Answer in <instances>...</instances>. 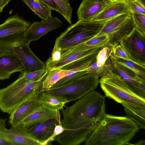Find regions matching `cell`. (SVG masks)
Here are the masks:
<instances>
[{
    "label": "cell",
    "instance_id": "25",
    "mask_svg": "<svg viewBox=\"0 0 145 145\" xmlns=\"http://www.w3.org/2000/svg\"><path fill=\"white\" fill-rule=\"evenodd\" d=\"M71 70H65L61 69H56L49 70L46 77L42 82L43 90L50 88L59 80L68 75Z\"/></svg>",
    "mask_w": 145,
    "mask_h": 145
},
{
    "label": "cell",
    "instance_id": "31",
    "mask_svg": "<svg viewBox=\"0 0 145 145\" xmlns=\"http://www.w3.org/2000/svg\"><path fill=\"white\" fill-rule=\"evenodd\" d=\"M131 13L135 29L142 35H145V15L135 12Z\"/></svg>",
    "mask_w": 145,
    "mask_h": 145
},
{
    "label": "cell",
    "instance_id": "32",
    "mask_svg": "<svg viewBox=\"0 0 145 145\" xmlns=\"http://www.w3.org/2000/svg\"><path fill=\"white\" fill-rule=\"evenodd\" d=\"M66 130H70V129H66L61 124V117H60L59 118L58 124H55V127L52 134L43 142L42 145L49 144L50 142L55 140V138L56 137Z\"/></svg>",
    "mask_w": 145,
    "mask_h": 145
},
{
    "label": "cell",
    "instance_id": "35",
    "mask_svg": "<svg viewBox=\"0 0 145 145\" xmlns=\"http://www.w3.org/2000/svg\"><path fill=\"white\" fill-rule=\"evenodd\" d=\"M61 50L57 43L55 42V45L51 54V56L47 60V62H55L60 59Z\"/></svg>",
    "mask_w": 145,
    "mask_h": 145
},
{
    "label": "cell",
    "instance_id": "2",
    "mask_svg": "<svg viewBox=\"0 0 145 145\" xmlns=\"http://www.w3.org/2000/svg\"><path fill=\"white\" fill-rule=\"evenodd\" d=\"M138 125L127 116H118L105 113L101 120L89 135L86 145H123L138 131Z\"/></svg>",
    "mask_w": 145,
    "mask_h": 145
},
{
    "label": "cell",
    "instance_id": "13",
    "mask_svg": "<svg viewBox=\"0 0 145 145\" xmlns=\"http://www.w3.org/2000/svg\"><path fill=\"white\" fill-rule=\"evenodd\" d=\"M19 72L24 74V65L18 57L8 50L0 52V81L9 79L14 73Z\"/></svg>",
    "mask_w": 145,
    "mask_h": 145
},
{
    "label": "cell",
    "instance_id": "17",
    "mask_svg": "<svg viewBox=\"0 0 145 145\" xmlns=\"http://www.w3.org/2000/svg\"><path fill=\"white\" fill-rule=\"evenodd\" d=\"M107 0H82L78 8V20L91 21L103 10Z\"/></svg>",
    "mask_w": 145,
    "mask_h": 145
},
{
    "label": "cell",
    "instance_id": "15",
    "mask_svg": "<svg viewBox=\"0 0 145 145\" xmlns=\"http://www.w3.org/2000/svg\"><path fill=\"white\" fill-rule=\"evenodd\" d=\"M0 137L9 141L13 145H42L25 129L12 126L9 129L5 128L0 129Z\"/></svg>",
    "mask_w": 145,
    "mask_h": 145
},
{
    "label": "cell",
    "instance_id": "28",
    "mask_svg": "<svg viewBox=\"0 0 145 145\" xmlns=\"http://www.w3.org/2000/svg\"><path fill=\"white\" fill-rule=\"evenodd\" d=\"M58 6L59 13L70 24H72V8L69 3L70 0H53Z\"/></svg>",
    "mask_w": 145,
    "mask_h": 145
},
{
    "label": "cell",
    "instance_id": "21",
    "mask_svg": "<svg viewBox=\"0 0 145 145\" xmlns=\"http://www.w3.org/2000/svg\"><path fill=\"white\" fill-rule=\"evenodd\" d=\"M126 116L134 121L139 129H145V106L128 103L121 104Z\"/></svg>",
    "mask_w": 145,
    "mask_h": 145
},
{
    "label": "cell",
    "instance_id": "9",
    "mask_svg": "<svg viewBox=\"0 0 145 145\" xmlns=\"http://www.w3.org/2000/svg\"><path fill=\"white\" fill-rule=\"evenodd\" d=\"M105 45L96 47L86 46L84 43L80 44L62 52L61 58L58 61L46 62V65L49 70L61 69L67 64L81 58L98 53Z\"/></svg>",
    "mask_w": 145,
    "mask_h": 145
},
{
    "label": "cell",
    "instance_id": "39",
    "mask_svg": "<svg viewBox=\"0 0 145 145\" xmlns=\"http://www.w3.org/2000/svg\"><path fill=\"white\" fill-rule=\"evenodd\" d=\"M0 145H13L10 142L0 137Z\"/></svg>",
    "mask_w": 145,
    "mask_h": 145
},
{
    "label": "cell",
    "instance_id": "1",
    "mask_svg": "<svg viewBox=\"0 0 145 145\" xmlns=\"http://www.w3.org/2000/svg\"><path fill=\"white\" fill-rule=\"evenodd\" d=\"M105 98L93 90L71 106L61 110V124L66 130L55 140L63 145H78L85 142L105 114Z\"/></svg>",
    "mask_w": 145,
    "mask_h": 145
},
{
    "label": "cell",
    "instance_id": "10",
    "mask_svg": "<svg viewBox=\"0 0 145 145\" xmlns=\"http://www.w3.org/2000/svg\"><path fill=\"white\" fill-rule=\"evenodd\" d=\"M60 116L59 110L43 104L12 126L18 128L25 129L50 119H58Z\"/></svg>",
    "mask_w": 145,
    "mask_h": 145
},
{
    "label": "cell",
    "instance_id": "3",
    "mask_svg": "<svg viewBox=\"0 0 145 145\" xmlns=\"http://www.w3.org/2000/svg\"><path fill=\"white\" fill-rule=\"evenodd\" d=\"M44 79L30 82L20 75L16 80L9 86L0 89L1 110L10 114L21 103L38 94L43 89L42 83Z\"/></svg>",
    "mask_w": 145,
    "mask_h": 145
},
{
    "label": "cell",
    "instance_id": "26",
    "mask_svg": "<svg viewBox=\"0 0 145 145\" xmlns=\"http://www.w3.org/2000/svg\"><path fill=\"white\" fill-rule=\"evenodd\" d=\"M110 57L112 61L127 67L145 80V65L138 64L130 60L114 56L112 54Z\"/></svg>",
    "mask_w": 145,
    "mask_h": 145
},
{
    "label": "cell",
    "instance_id": "34",
    "mask_svg": "<svg viewBox=\"0 0 145 145\" xmlns=\"http://www.w3.org/2000/svg\"><path fill=\"white\" fill-rule=\"evenodd\" d=\"M108 36L103 35L95 37L84 43L86 46L99 47L105 45L108 39Z\"/></svg>",
    "mask_w": 145,
    "mask_h": 145
},
{
    "label": "cell",
    "instance_id": "43",
    "mask_svg": "<svg viewBox=\"0 0 145 145\" xmlns=\"http://www.w3.org/2000/svg\"><path fill=\"white\" fill-rule=\"evenodd\" d=\"M34 0L35 1H39V0Z\"/></svg>",
    "mask_w": 145,
    "mask_h": 145
},
{
    "label": "cell",
    "instance_id": "12",
    "mask_svg": "<svg viewBox=\"0 0 145 145\" xmlns=\"http://www.w3.org/2000/svg\"><path fill=\"white\" fill-rule=\"evenodd\" d=\"M62 25L61 21L56 17L52 16L41 22H35L30 24L24 32V37L26 41L30 43Z\"/></svg>",
    "mask_w": 145,
    "mask_h": 145
},
{
    "label": "cell",
    "instance_id": "29",
    "mask_svg": "<svg viewBox=\"0 0 145 145\" xmlns=\"http://www.w3.org/2000/svg\"><path fill=\"white\" fill-rule=\"evenodd\" d=\"M49 71L47 67L45 69L20 74L27 80L30 82H36L44 79Z\"/></svg>",
    "mask_w": 145,
    "mask_h": 145
},
{
    "label": "cell",
    "instance_id": "11",
    "mask_svg": "<svg viewBox=\"0 0 145 145\" xmlns=\"http://www.w3.org/2000/svg\"><path fill=\"white\" fill-rule=\"evenodd\" d=\"M112 61L113 73L119 75L135 94L145 99V80L127 67Z\"/></svg>",
    "mask_w": 145,
    "mask_h": 145
},
{
    "label": "cell",
    "instance_id": "42",
    "mask_svg": "<svg viewBox=\"0 0 145 145\" xmlns=\"http://www.w3.org/2000/svg\"><path fill=\"white\" fill-rule=\"evenodd\" d=\"M143 5L145 6V0H138Z\"/></svg>",
    "mask_w": 145,
    "mask_h": 145
},
{
    "label": "cell",
    "instance_id": "40",
    "mask_svg": "<svg viewBox=\"0 0 145 145\" xmlns=\"http://www.w3.org/2000/svg\"><path fill=\"white\" fill-rule=\"evenodd\" d=\"M6 126V120L0 118V129L5 128Z\"/></svg>",
    "mask_w": 145,
    "mask_h": 145
},
{
    "label": "cell",
    "instance_id": "18",
    "mask_svg": "<svg viewBox=\"0 0 145 145\" xmlns=\"http://www.w3.org/2000/svg\"><path fill=\"white\" fill-rule=\"evenodd\" d=\"M30 25L29 22L19 16L18 14L11 16L0 24V39L24 32Z\"/></svg>",
    "mask_w": 145,
    "mask_h": 145
},
{
    "label": "cell",
    "instance_id": "38",
    "mask_svg": "<svg viewBox=\"0 0 145 145\" xmlns=\"http://www.w3.org/2000/svg\"><path fill=\"white\" fill-rule=\"evenodd\" d=\"M11 0H0V13L2 12L4 8Z\"/></svg>",
    "mask_w": 145,
    "mask_h": 145
},
{
    "label": "cell",
    "instance_id": "24",
    "mask_svg": "<svg viewBox=\"0 0 145 145\" xmlns=\"http://www.w3.org/2000/svg\"><path fill=\"white\" fill-rule=\"evenodd\" d=\"M35 14L43 20L52 17V10L45 4L39 0H22Z\"/></svg>",
    "mask_w": 145,
    "mask_h": 145
},
{
    "label": "cell",
    "instance_id": "7",
    "mask_svg": "<svg viewBox=\"0 0 145 145\" xmlns=\"http://www.w3.org/2000/svg\"><path fill=\"white\" fill-rule=\"evenodd\" d=\"M100 86L105 96L121 104L128 103L145 106V99L135 94L119 75L113 73L108 78H101Z\"/></svg>",
    "mask_w": 145,
    "mask_h": 145
},
{
    "label": "cell",
    "instance_id": "41",
    "mask_svg": "<svg viewBox=\"0 0 145 145\" xmlns=\"http://www.w3.org/2000/svg\"><path fill=\"white\" fill-rule=\"evenodd\" d=\"M145 142L144 140H141L139 142L138 144H136L137 145H144L145 144Z\"/></svg>",
    "mask_w": 145,
    "mask_h": 145
},
{
    "label": "cell",
    "instance_id": "33",
    "mask_svg": "<svg viewBox=\"0 0 145 145\" xmlns=\"http://www.w3.org/2000/svg\"><path fill=\"white\" fill-rule=\"evenodd\" d=\"M131 12H135L145 15V6L138 0H125Z\"/></svg>",
    "mask_w": 145,
    "mask_h": 145
},
{
    "label": "cell",
    "instance_id": "30",
    "mask_svg": "<svg viewBox=\"0 0 145 145\" xmlns=\"http://www.w3.org/2000/svg\"><path fill=\"white\" fill-rule=\"evenodd\" d=\"M114 47L106 44L99 52L96 56L95 62L98 65H102L110 57L112 53Z\"/></svg>",
    "mask_w": 145,
    "mask_h": 145
},
{
    "label": "cell",
    "instance_id": "6",
    "mask_svg": "<svg viewBox=\"0 0 145 145\" xmlns=\"http://www.w3.org/2000/svg\"><path fill=\"white\" fill-rule=\"evenodd\" d=\"M99 78L88 73L64 85L43 90L46 93L67 102L76 101L94 90L99 83Z\"/></svg>",
    "mask_w": 145,
    "mask_h": 145
},
{
    "label": "cell",
    "instance_id": "16",
    "mask_svg": "<svg viewBox=\"0 0 145 145\" xmlns=\"http://www.w3.org/2000/svg\"><path fill=\"white\" fill-rule=\"evenodd\" d=\"M130 13L125 0H107L103 10L92 21L106 22L120 15Z\"/></svg>",
    "mask_w": 145,
    "mask_h": 145
},
{
    "label": "cell",
    "instance_id": "22",
    "mask_svg": "<svg viewBox=\"0 0 145 145\" xmlns=\"http://www.w3.org/2000/svg\"><path fill=\"white\" fill-rule=\"evenodd\" d=\"M95 60L84 71H86L87 73L91 74L99 78H108L112 76L114 66L110 57L102 65L97 64Z\"/></svg>",
    "mask_w": 145,
    "mask_h": 145
},
{
    "label": "cell",
    "instance_id": "27",
    "mask_svg": "<svg viewBox=\"0 0 145 145\" xmlns=\"http://www.w3.org/2000/svg\"><path fill=\"white\" fill-rule=\"evenodd\" d=\"M39 97L43 104L59 110L65 106V104L67 103L61 98L46 93L43 89L39 93Z\"/></svg>",
    "mask_w": 145,
    "mask_h": 145
},
{
    "label": "cell",
    "instance_id": "37",
    "mask_svg": "<svg viewBox=\"0 0 145 145\" xmlns=\"http://www.w3.org/2000/svg\"><path fill=\"white\" fill-rule=\"evenodd\" d=\"M51 10H54L59 12V8L57 4L53 0H40Z\"/></svg>",
    "mask_w": 145,
    "mask_h": 145
},
{
    "label": "cell",
    "instance_id": "36",
    "mask_svg": "<svg viewBox=\"0 0 145 145\" xmlns=\"http://www.w3.org/2000/svg\"><path fill=\"white\" fill-rule=\"evenodd\" d=\"M112 54L114 56L130 60L124 49L120 44H118L114 47Z\"/></svg>",
    "mask_w": 145,
    "mask_h": 145
},
{
    "label": "cell",
    "instance_id": "19",
    "mask_svg": "<svg viewBox=\"0 0 145 145\" xmlns=\"http://www.w3.org/2000/svg\"><path fill=\"white\" fill-rule=\"evenodd\" d=\"M58 119L52 118L38 123L24 129L35 139L42 144L52 134L55 124L59 123Z\"/></svg>",
    "mask_w": 145,
    "mask_h": 145
},
{
    "label": "cell",
    "instance_id": "8",
    "mask_svg": "<svg viewBox=\"0 0 145 145\" xmlns=\"http://www.w3.org/2000/svg\"><path fill=\"white\" fill-rule=\"evenodd\" d=\"M119 43L124 49L130 60L145 65V35L135 28Z\"/></svg>",
    "mask_w": 145,
    "mask_h": 145
},
{
    "label": "cell",
    "instance_id": "23",
    "mask_svg": "<svg viewBox=\"0 0 145 145\" xmlns=\"http://www.w3.org/2000/svg\"><path fill=\"white\" fill-rule=\"evenodd\" d=\"M131 14V13L120 14L106 21L102 28L95 37L103 35H108L111 33L123 23Z\"/></svg>",
    "mask_w": 145,
    "mask_h": 145
},
{
    "label": "cell",
    "instance_id": "4",
    "mask_svg": "<svg viewBox=\"0 0 145 145\" xmlns=\"http://www.w3.org/2000/svg\"><path fill=\"white\" fill-rule=\"evenodd\" d=\"M24 33L0 39V52L8 50L16 54L24 65V74L46 68V64L31 50L29 43L25 38Z\"/></svg>",
    "mask_w": 145,
    "mask_h": 145
},
{
    "label": "cell",
    "instance_id": "14",
    "mask_svg": "<svg viewBox=\"0 0 145 145\" xmlns=\"http://www.w3.org/2000/svg\"><path fill=\"white\" fill-rule=\"evenodd\" d=\"M39 93L23 101L12 111L10 114L8 120L11 126L14 125L43 104L40 98Z\"/></svg>",
    "mask_w": 145,
    "mask_h": 145
},
{
    "label": "cell",
    "instance_id": "5",
    "mask_svg": "<svg viewBox=\"0 0 145 145\" xmlns=\"http://www.w3.org/2000/svg\"><path fill=\"white\" fill-rule=\"evenodd\" d=\"M106 22L78 20L72 24L55 41L62 52L74 46L84 43L95 37Z\"/></svg>",
    "mask_w": 145,
    "mask_h": 145
},
{
    "label": "cell",
    "instance_id": "20",
    "mask_svg": "<svg viewBox=\"0 0 145 145\" xmlns=\"http://www.w3.org/2000/svg\"><path fill=\"white\" fill-rule=\"evenodd\" d=\"M135 28L131 14L129 18L113 32L108 35L106 45L113 47L128 36Z\"/></svg>",
    "mask_w": 145,
    "mask_h": 145
}]
</instances>
